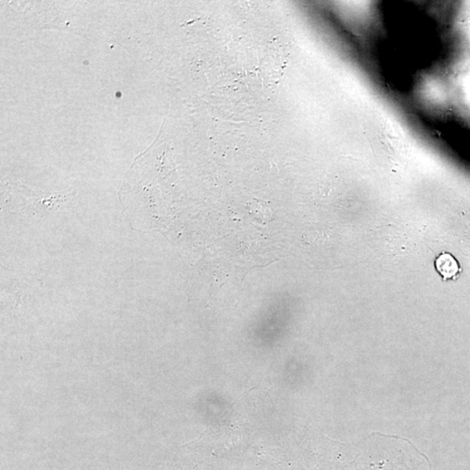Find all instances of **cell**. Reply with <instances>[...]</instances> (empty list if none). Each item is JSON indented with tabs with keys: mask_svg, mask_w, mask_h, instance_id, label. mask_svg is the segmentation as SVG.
<instances>
[{
	"mask_svg": "<svg viewBox=\"0 0 470 470\" xmlns=\"http://www.w3.org/2000/svg\"><path fill=\"white\" fill-rule=\"evenodd\" d=\"M435 266L444 279H450L459 273V265L454 257L448 253H442L435 260Z\"/></svg>",
	"mask_w": 470,
	"mask_h": 470,
	"instance_id": "cell-1",
	"label": "cell"
}]
</instances>
